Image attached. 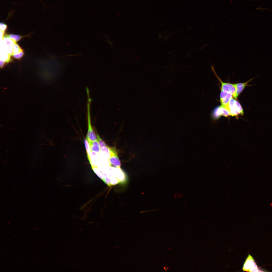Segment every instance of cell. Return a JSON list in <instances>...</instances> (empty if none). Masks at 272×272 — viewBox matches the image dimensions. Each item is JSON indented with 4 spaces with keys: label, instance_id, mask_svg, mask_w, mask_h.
Wrapping results in <instances>:
<instances>
[{
    "label": "cell",
    "instance_id": "1",
    "mask_svg": "<svg viewBox=\"0 0 272 272\" xmlns=\"http://www.w3.org/2000/svg\"><path fill=\"white\" fill-rule=\"evenodd\" d=\"M175 202L174 206V235L175 247V262L173 272H193L183 253L181 234V211L182 198L179 194L178 180L173 181Z\"/></svg>",
    "mask_w": 272,
    "mask_h": 272
},
{
    "label": "cell",
    "instance_id": "2",
    "mask_svg": "<svg viewBox=\"0 0 272 272\" xmlns=\"http://www.w3.org/2000/svg\"><path fill=\"white\" fill-rule=\"evenodd\" d=\"M10 73L18 75L29 84L32 85V84L39 82L44 77L49 75L57 74L59 73V71L58 69L44 72L25 67H19L12 69Z\"/></svg>",
    "mask_w": 272,
    "mask_h": 272
},
{
    "label": "cell",
    "instance_id": "3",
    "mask_svg": "<svg viewBox=\"0 0 272 272\" xmlns=\"http://www.w3.org/2000/svg\"><path fill=\"white\" fill-rule=\"evenodd\" d=\"M47 101L45 97L32 85L25 91L24 102L26 108Z\"/></svg>",
    "mask_w": 272,
    "mask_h": 272
},
{
    "label": "cell",
    "instance_id": "4",
    "mask_svg": "<svg viewBox=\"0 0 272 272\" xmlns=\"http://www.w3.org/2000/svg\"><path fill=\"white\" fill-rule=\"evenodd\" d=\"M7 81L10 88L18 95L24 93L31 85L18 75L10 73Z\"/></svg>",
    "mask_w": 272,
    "mask_h": 272
},
{
    "label": "cell",
    "instance_id": "5",
    "mask_svg": "<svg viewBox=\"0 0 272 272\" xmlns=\"http://www.w3.org/2000/svg\"><path fill=\"white\" fill-rule=\"evenodd\" d=\"M48 108L49 106L47 101L35 106L27 107L25 109V112L28 116L40 119L47 111Z\"/></svg>",
    "mask_w": 272,
    "mask_h": 272
},
{
    "label": "cell",
    "instance_id": "6",
    "mask_svg": "<svg viewBox=\"0 0 272 272\" xmlns=\"http://www.w3.org/2000/svg\"><path fill=\"white\" fill-rule=\"evenodd\" d=\"M15 52L14 50L5 45H2L0 47V56L2 62L4 64H9L14 57Z\"/></svg>",
    "mask_w": 272,
    "mask_h": 272
},
{
    "label": "cell",
    "instance_id": "7",
    "mask_svg": "<svg viewBox=\"0 0 272 272\" xmlns=\"http://www.w3.org/2000/svg\"><path fill=\"white\" fill-rule=\"evenodd\" d=\"M11 126L12 125L10 122L3 119L1 120L0 131L2 137H5L8 133Z\"/></svg>",
    "mask_w": 272,
    "mask_h": 272
},
{
    "label": "cell",
    "instance_id": "8",
    "mask_svg": "<svg viewBox=\"0 0 272 272\" xmlns=\"http://www.w3.org/2000/svg\"><path fill=\"white\" fill-rule=\"evenodd\" d=\"M193 272H198V271L197 270V269L195 267H194L193 269Z\"/></svg>",
    "mask_w": 272,
    "mask_h": 272
}]
</instances>
